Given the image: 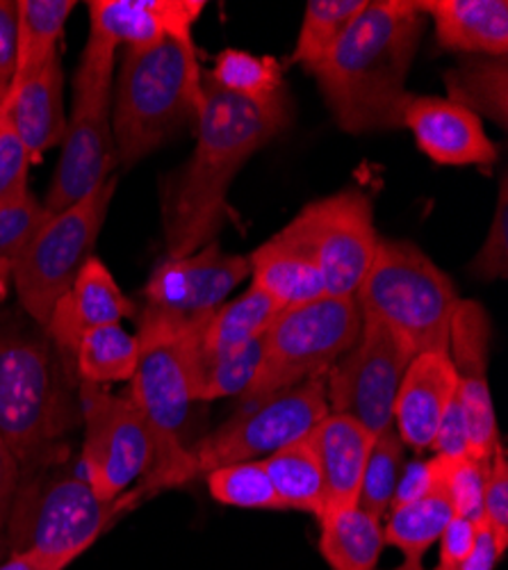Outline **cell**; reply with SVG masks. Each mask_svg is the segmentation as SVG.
Here are the masks:
<instances>
[{
    "instance_id": "cb8c5ba5",
    "label": "cell",
    "mask_w": 508,
    "mask_h": 570,
    "mask_svg": "<svg viewBox=\"0 0 508 570\" xmlns=\"http://www.w3.org/2000/svg\"><path fill=\"white\" fill-rule=\"evenodd\" d=\"M62 89L64 76L58 53L32 76L12 82L6 94L10 117L32 160L64 139L67 117Z\"/></svg>"
},
{
    "instance_id": "9a60e30c",
    "label": "cell",
    "mask_w": 508,
    "mask_h": 570,
    "mask_svg": "<svg viewBox=\"0 0 508 570\" xmlns=\"http://www.w3.org/2000/svg\"><path fill=\"white\" fill-rule=\"evenodd\" d=\"M490 320L481 304L460 302L449 331V358L456 372V400L464 411L470 456L490 463L499 445L495 404L488 386Z\"/></svg>"
},
{
    "instance_id": "7bdbcfd3",
    "label": "cell",
    "mask_w": 508,
    "mask_h": 570,
    "mask_svg": "<svg viewBox=\"0 0 508 570\" xmlns=\"http://www.w3.org/2000/svg\"><path fill=\"white\" fill-rule=\"evenodd\" d=\"M477 522L470 518L454 515L440 537V563L436 570H456L475 546Z\"/></svg>"
},
{
    "instance_id": "8d00e7d4",
    "label": "cell",
    "mask_w": 508,
    "mask_h": 570,
    "mask_svg": "<svg viewBox=\"0 0 508 570\" xmlns=\"http://www.w3.org/2000/svg\"><path fill=\"white\" fill-rule=\"evenodd\" d=\"M436 487H440L454 509V515L481 520L484 511V489L488 480L490 463L479 461L470 454L466 456H442L431 459Z\"/></svg>"
},
{
    "instance_id": "e0dca14e",
    "label": "cell",
    "mask_w": 508,
    "mask_h": 570,
    "mask_svg": "<svg viewBox=\"0 0 508 570\" xmlns=\"http://www.w3.org/2000/svg\"><path fill=\"white\" fill-rule=\"evenodd\" d=\"M404 126L438 165H490L497 160V147L481 119L449 99L410 97L404 108Z\"/></svg>"
},
{
    "instance_id": "f6af8a7d",
    "label": "cell",
    "mask_w": 508,
    "mask_h": 570,
    "mask_svg": "<svg viewBox=\"0 0 508 570\" xmlns=\"http://www.w3.org/2000/svg\"><path fill=\"white\" fill-rule=\"evenodd\" d=\"M436 489V478H434V465L431 461H412V463H404V470L399 474V482L395 489V498L390 509L408 504L412 500H420L427 493H431Z\"/></svg>"
},
{
    "instance_id": "4316f807",
    "label": "cell",
    "mask_w": 508,
    "mask_h": 570,
    "mask_svg": "<svg viewBox=\"0 0 508 570\" xmlns=\"http://www.w3.org/2000/svg\"><path fill=\"white\" fill-rule=\"evenodd\" d=\"M262 468L286 509H297L321 518L327 509L325 474L306 439H299L265 456Z\"/></svg>"
},
{
    "instance_id": "52a82bcc",
    "label": "cell",
    "mask_w": 508,
    "mask_h": 570,
    "mask_svg": "<svg viewBox=\"0 0 508 570\" xmlns=\"http://www.w3.org/2000/svg\"><path fill=\"white\" fill-rule=\"evenodd\" d=\"M123 511L121 498L101 502L84 478L60 463L19 478L3 530L10 554L78 559Z\"/></svg>"
},
{
    "instance_id": "d4e9b609",
    "label": "cell",
    "mask_w": 508,
    "mask_h": 570,
    "mask_svg": "<svg viewBox=\"0 0 508 570\" xmlns=\"http://www.w3.org/2000/svg\"><path fill=\"white\" fill-rule=\"evenodd\" d=\"M279 313L281 306L267 293L251 285L242 297L223 302L219 308L206 315L199 341V356H223L262 338L269 324L279 317Z\"/></svg>"
},
{
    "instance_id": "836d02e7",
    "label": "cell",
    "mask_w": 508,
    "mask_h": 570,
    "mask_svg": "<svg viewBox=\"0 0 508 570\" xmlns=\"http://www.w3.org/2000/svg\"><path fill=\"white\" fill-rule=\"evenodd\" d=\"M260 356H262L260 338L236 352H228L215 358H201L197 350L195 382H192L195 402H210L219 397L242 395L253 382L256 370L260 365Z\"/></svg>"
},
{
    "instance_id": "c3c4849f",
    "label": "cell",
    "mask_w": 508,
    "mask_h": 570,
    "mask_svg": "<svg viewBox=\"0 0 508 570\" xmlns=\"http://www.w3.org/2000/svg\"><path fill=\"white\" fill-rule=\"evenodd\" d=\"M71 561L76 559H51L37 552H23V554H10L3 563H0V570H64Z\"/></svg>"
},
{
    "instance_id": "ee69618b",
    "label": "cell",
    "mask_w": 508,
    "mask_h": 570,
    "mask_svg": "<svg viewBox=\"0 0 508 570\" xmlns=\"http://www.w3.org/2000/svg\"><path fill=\"white\" fill-rule=\"evenodd\" d=\"M431 450H436V454H442V456H466L470 454V439H468V426H466V417H464V411H460V404L458 400L454 397V402L449 404L438 432H436V439L431 443Z\"/></svg>"
},
{
    "instance_id": "484cf974",
    "label": "cell",
    "mask_w": 508,
    "mask_h": 570,
    "mask_svg": "<svg viewBox=\"0 0 508 570\" xmlns=\"http://www.w3.org/2000/svg\"><path fill=\"white\" fill-rule=\"evenodd\" d=\"M321 557L333 570H377L386 546L381 520L360 507L329 511L319 518Z\"/></svg>"
},
{
    "instance_id": "5b68a950",
    "label": "cell",
    "mask_w": 508,
    "mask_h": 570,
    "mask_svg": "<svg viewBox=\"0 0 508 570\" xmlns=\"http://www.w3.org/2000/svg\"><path fill=\"white\" fill-rule=\"evenodd\" d=\"M203 69L195 39H162L123 51L114 106V154L132 167L160 149L185 126H199Z\"/></svg>"
},
{
    "instance_id": "7a4b0ae2",
    "label": "cell",
    "mask_w": 508,
    "mask_h": 570,
    "mask_svg": "<svg viewBox=\"0 0 508 570\" xmlns=\"http://www.w3.org/2000/svg\"><path fill=\"white\" fill-rule=\"evenodd\" d=\"M418 0H375L351 21L333 51L308 73L351 135L397 130L412 94L406 78L425 35Z\"/></svg>"
},
{
    "instance_id": "ab89813d",
    "label": "cell",
    "mask_w": 508,
    "mask_h": 570,
    "mask_svg": "<svg viewBox=\"0 0 508 570\" xmlns=\"http://www.w3.org/2000/svg\"><path fill=\"white\" fill-rule=\"evenodd\" d=\"M472 272L481 281H497L508 276V187L506 174L501 176L499 204L495 210V219L481 252L472 261Z\"/></svg>"
},
{
    "instance_id": "8fae6325",
    "label": "cell",
    "mask_w": 508,
    "mask_h": 570,
    "mask_svg": "<svg viewBox=\"0 0 508 570\" xmlns=\"http://www.w3.org/2000/svg\"><path fill=\"white\" fill-rule=\"evenodd\" d=\"M329 413L327 374H317L258 404H240L233 415L190 450V480L195 482L221 465L269 456L303 439Z\"/></svg>"
},
{
    "instance_id": "ac0fdd59",
    "label": "cell",
    "mask_w": 508,
    "mask_h": 570,
    "mask_svg": "<svg viewBox=\"0 0 508 570\" xmlns=\"http://www.w3.org/2000/svg\"><path fill=\"white\" fill-rule=\"evenodd\" d=\"M458 391L449 354L412 356L395 400L392 426L404 445L415 452L431 450L438 426Z\"/></svg>"
},
{
    "instance_id": "7dc6e473",
    "label": "cell",
    "mask_w": 508,
    "mask_h": 570,
    "mask_svg": "<svg viewBox=\"0 0 508 570\" xmlns=\"http://www.w3.org/2000/svg\"><path fill=\"white\" fill-rule=\"evenodd\" d=\"M17 487H19V465L8 443L3 441V436H0V532L6 528Z\"/></svg>"
},
{
    "instance_id": "d6a6232c",
    "label": "cell",
    "mask_w": 508,
    "mask_h": 570,
    "mask_svg": "<svg viewBox=\"0 0 508 570\" xmlns=\"http://www.w3.org/2000/svg\"><path fill=\"white\" fill-rule=\"evenodd\" d=\"M365 6L367 0H310L306 6L292 62L306 67L308 71L325 62Z\"/></svg>"
},
{
    "instance_id": "f1b7e54d",
    "label": "cell",
    "mask_w": 508,
    "mask_h": 570,
    "mask_svg": "<svg viewBox=\"0 0 508 570\" xmlns=\"http://www.w3.org/2000/svg\"><path fill=\"white\" fill-rule=\"evenodd\" d=\"M73 8V0H19V53L12 82H21L58 56V41Z\"/></svg>"
},
{
    "instance_id": "d590c367",
    "label": "cell",
    "mask_w": 508,
    "mask_h": 570,
    "mask_svg": "<svg viewBox=\"0 0 508 570\" xmlns=\"http://www.w3.org/2000/svg\"><path fill=\"white\" fill-rule=\"evenodd\" d=\"M404 452L406 445L395 432V426H388L386 432H381L375 439L372 452H369L360 482L358 507L377 515L379 520L390 511L399 474L404 470Z\"/></svg>"
},
{
    "instance_id": "f907efd6",
    "label": "cell",
    "mask_w": 508,
    "mask_h": 570,
    "mask_svg": "<svg viewBox=\"0 0 508 570\" xmlns=\"http://www.w3.org/2000/svg\"><path fill=\"white\" fill-rule=\"evenodd\" d=\"M395 570H427L422 563H408V561H404L399 568H395Z\"/></svg>"
},
{
    "instance_id": "60d3db41",
    "label": "cell",
    "mask_w": 508,
    "mask_h": 570,
    "mask_svg": "<svg viewBox=\"0 0 508 570\" xmlns=\"http://www.w3.org/2000/svg\"><path fill=\"white\" fill-rule=\"evenodd\" d=\"M481 518L488 522L495 539L506 550L508 548V461H506V448L501 445V441L490 461L488 480L484 489Z\"/></svg>"
},
{
    "instance_id": "f546056e",
    "label": "cell",
    "mask_w": 508,
    "mask_h": 570,
    "mask_svg": "<svg viewBox=\"0 0 508 570\" xmlns=\"http://www.w3.org/2000/svg\"><path fill=\"white\" fill-rule=\"evenodd\" d=\"M451 518V502L447 493L440 487H436L420 500L390 509L384 537L386 543L395 546L406 554L408 563H422V557L436 541H440Z\"/></svg>"
},
{
    "instance_id": "b9f144b4",
    "label": "cell",
    "mask_w": 508,
    "mask_h": 570,
    "mask_svg": "<svg viewBox=\"0 0 508 570\" xmlns=\"http://www.w3.org/2000/svg\"><path fill=\"white\" fill-rule=\"evenodd\" d=\"M19 53V12L14 0H0V101L14 80Z\"/></svg>"
},
{
    "instance_id": "7c38bea8",
    "label": "cell",
    "mask_w": 508,
    "mask_h": 570,
    "mask_svg": "<svg viewBox=\"0 0 508 570\" xmlns=\"http://www.w3.org/2000/svg\"><path fill=\"white\" fill-rule=\"evenodd\" d=\"M78 404L84 480L101 502H117L153 461L149 426L128 395H112L101 384L78 382Z\"/></svg>"
},
{
    "instance_id": "30bf717a",
    "label": "cell",
    "mask_w": 508,
    "mask_h": 570,
    "mask_svg": "<svg viewBox=\"0 0 508 570\" xmlns=\"http://www.w3.org/2000/svg\"><path fill=\"white\" fill-rule=\"evenodd\" d=\"M117 178L67 210L46 219L12 267L23 311L46 328L58 302L71 291L84 263L94 256Z\"/></svg>"
},
{
    "instance_id": "5bb4252c",
    "label": "cell",
    "mask_w": 508,
    "mask_h": 570,
    "mask_svg": "<svg viewBox=\"0 0 508 570\" xmlns=\"http://www.w3.org/2000/svg\"><path fill=\"white\" fill-rule=\"evenodd\" d=\"M412 352L375 320H362L353 347L327 372L331 413L349 415L379 436L392 426L395 400Z\"/></svg>"
},
{
    "instance_id": "74e56055",
    "label": "cell",
    "mask_w": 508,
    "mask_h": 570,
    "mask_svg": "<svg viewBox=\"0 0 508 570\" xmlns=\"http://www.w3.org/2000/svg\"><path fill=\"white\" fill-rule=\"evenodd\" d=\"M49 217L30 193L19 202L0 206V269L12 272L32 235Z\"/></svg>"
},
{
    "instance_id": "f35d334b",
    "label": "cell",
    "mask_w": 508,
    "mask_h": 570,
    "mask_svg": "<svg viewBox=\"0 0 508 570\" xmlns=\"http://www.w3.org/2000/svg\"><path fill=\"white\" fill-rule=\"evenodd\" d=\"M30 151L10 117L6 99L0 101V206L28 195Z\"/></svg>"
},
{
    "instance_id": "83f0119b",
    "label": "cell",
    "mask_w": 508,
    "mask_h": 570,
    "mask_svg": "<svg viewBox=\"0 0 508 570\" xmlns=\"http://www.w3.org/2000/svg\"><path fill=\"white\" fill-rule=\"evenodd\" d=\"M506 58H468L454 69L445 71V87L449 101L470 110L472 115L488 117L506 128L508 101H506Z\"/></svg>"
},
{
    "instance_id": "7402d4cb",
    "label": "cell",
    "mask_w": 508,
    "mask_h": 570,
    "mask_svg": "<svg viewBox=\"0 0 508 570\" xmlns=\"http://www.w3.org/2000/svg\"><path fill=\"white\" fill-rule=\"evenodd\" d=\"M249 265L253 272L251 285L267 293L281 311L329 297L312 254L288 226L258 247Z\"/></svg>"
},
{
    "instance_id": "d6986e66",
    "label": "cell",
    "mask_w": 508,
    "mask_h": 570,
    "mask_svg": "<svg viewBox=\"0 0 508 570\" xmlns=\"http://www.w3.org/2000/svg\"><path fill=\"white\" fill-rule=\"evenodd\" d=\"M89 35L114 46H151L162 39H192L203 0H94Z\"/></svg>"
},
{
    "instance_id": "1f68e13d",
    "label": "cell",
    "mask_w": 508,
    "mask_h": 570,
    "mask_svg": "<svg viewBox=\"0 0 508 570\" xmlns=\"http://www.w3.org/2000/svg\"><path fill=\"white\" fill-rule=\"evenodd\" d=\"M208 73L221 89L253 106L267 108L288 99L283 69L273 58L226 49L215 58V67Z\"/></svg>"
},
{
    "instance_id": "3957f363",
    "label": "cell",
    "mask_w": 508,
    "mask_h": 570,
    "mask_svg": "<svg viewBox=\"0 0 508 570\" xmlns=\"http://www.w3.org/2000/svg\"><path fill=\"white\" fill-rule=\"evenodd\" d=\"M76 367L46 328L0 317V436L19 478L67 463V434L78 424Z\"/></svg>"
},
{
    "instance_id": "603a6c76",
    "label": "cell",
    "mask_w": 508,
    "mask_h": 570,
    "mask_svg": "<svg viewBox=\"0 0 508 570\" xmlns=\"http://www.w3.org/2000/svg\"><path fill=\"white\" fill-rule=\"evenodd\" d=\"M425 17L434 19L442 49L506 58L508 3L506 0H418Z\"/></svg>"
},
{
    "instance_id": "ba28073f",
    "label": "cell",
    "mask_w": 508,
    "mask_h": 570,
    "mask_svg": "<svg viewBox=\"0 0 508 570\" xmlns=\"http://www.w3.org/2000/svg\"><path fill=\"white\" fill-rule=\"evenodd\" d=\"M114 53V43L89 35L73 80V112L67 121L62 156L41 204L51 217L110 180L117 163L112 135Z\"/></svg>"
},
{
    "instance_id": "681fc988",
    "label": "cell",
    "mask_w": 508,
    "mask_h": 570,
    "mask_svg": "<svg viewBox=\"0 0 508 570\" xmlns=\"http://www.w3.org/2000/svg\"><path fill=\"white\" fill-rule=\"evenodd\" d=\"M12 278V272L8 269H0V299L6 297V291H8V281Z\"/></svg>"
},
{
    "instance_id": "277c9868",
    "label": "cell",
    "mask_w": 508,
    "mask_h": 570,
    "mask_svg": "<svg viewBox=\"0 0 508 570\" xmlns=\"http://www.w3.org/2000/svg\"><path fill=\"white\" fill-rule=\"evenodd\" d=\"M206 315L178 317L171 313L145 308L137 326L140 361L130 379L128 397L140 409L153 445V461L145 474V484L121 498L142 500L190 480V450L180 443L182 424L195 402V361Z\"/></svg>"
},
{
    "instance_id": "4dcf8cb0",
    "label": "cell",
    "mask_w": 508,
    "mask_h": 570,
    "mask_svg": "<svg viewBox=\"0 0 508 570\" xmlns=\"http://www.w3.org/2000/svg\"><path fill=\"white\" fill-rule=\"evenodd\" d=\"M137 361H140L137 336L128 334L121 324H108L87 331L76 350L73 365L78 382L103 386L132 379Z\"/></svg>"
},
{
    "instance_id": "9c48e42d",
    "label": "cell",
    "mask_w": 508,
    "mask_h": 570,
    "mask_svg": "<svg viewBox=\"0 0 508 570\" xmlns=\"http://www.w3.org/2000/svg\"><path fill=\"white\" fill-rule=\"evenodd\" d=\"M360 328L362 315L353 297H321L281 311L260 338V365L240 404H258L327 374L353 347Z\"/></svg>"
},
{
    "instance_id": "6da1fadb",
    "label": "cell",
    "mask_w": 508,
    "mask_h": 570,
    "mask_svg": "<svg viewBox=\"0 0 508 570\" xmlns=\"http://www.w3.org/2000/svg\"><path fill=\"white\" fill-rule=\"evenodd\" d=\"M290 119V99L267 108L253 106L221 89L203 71L197 149L165 204L169 258H185L215 243L230 210V183L253 154L288 128Z\"/></svg>"
},
{
    "instance_id": "bcb514c9",
    "label": "cell",
    "mask_w": 508,
    "mask_h": 570,
    "mask_svg": "<svg viewBox=\"0 0 508 570\" xmlns=\"http://www.w3.org/2000/svg\"><path fill=\"white\" fill-rule=\"evenodd\" d=\"M504 554H506V550L499 546L492 530L488 528V522L481 518L477 522L475 546L468 552V557L458 563L456 570H495Z\"/></svg>"
},
{
    "instance_id": "8992f818",
    "label": "cell",
    "mask_w": 508,
    "mask_h": 570,
    "mask_svg": "<svg viewBox=\"0 0 508 570\" xmlns=\"http://www.w3.org/2000/svg\"><path fill=\"white\" fill-rule=\"evenodd\" d=\"M353 299L362 320L388 326L412 356L449 354L451 320L460 299L451 278L410 243L379 240Z\"/></svg>"
},
{
    "instance_id": "e575fe53",
    "label": "cell",
    "mask_w": 508,
    "mask_h": 570,
    "mask_svg": "<svg viewBox=\"0 0 508 570\" xmlns=\"http://www.w3.org/2000/svg\"><path fill=\"white\" fill-rule=\"evenodd\" d=\"M208 491L219 504L240 509L286 511L281 495L271 487L260 461H245L215 468L206 474Z\"/></svg>"
},
{
    "instance_id": "4fadbf2b",
    "label": "cell",
    "mask_w": 508,
    "mask_h": 570,
    "mask_svg": "<svg viewBox=\"0 0 508 570\" xmlns=\"http://www.w3.org/2000/svg\"><path fill=\"white\" fill-rule=\"evenodd\" d=\"M288 228L312 254L329 297H353L375 261L379 235L372 202L360 189L308 204Z\"/></svg>"
},
{
    "instance_id": "ffe728a7",
    "label": "cell",
    "mask_w": 508,
    "mask_h": 570,
    "mask_svg": "<svg viewBox=\"0 0 508 570\" xmlns=\"http://www.w3.org/2000/svg\"><path fill=\"white\" fill-rule=\"evenodd\" d=\"M132 313L135 306L119 291L112 272L103 265L101 258L91 256L80 269L71 291L53 308V315L49 324H46V334L53 338L58 350L73 363L76 350L87 331L119 324Z\"/></svg>"
},
{
    "instance_id": "44dd1931",
    "label": "cell",
    "mask_w": 508,
    "mask_h": 570,
    "mask_svg": "<svg viewBox=\"0 0 508 570\" xmlns=\"http://www.w3.org/2000/svg\"><path fill=\"white\" fill-rule=\"evenodd\" d=\"M303 439L315 452L321 474H325V513L358 507L362 472L377 436L349 415L329 413Z\"/></svg>"
},
{
    "instance_id": "2e32d148",
    "label": "cell",
    "mask_w": 508,
    "mask_h": 570,
    "mask_svg": "<svg viewBox=\"0 0 508 570\" xmlns=\"http://www.w3.org/2000/svg\"><path fill=\"white\" fill-rule=\"evenodd\" d=\"M251 274L249 258L221 252L217 243L185 258H167L147 283V308L178 317L212 313Z\"/></svg>"
}]
</instances>
